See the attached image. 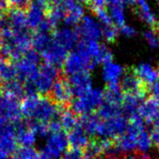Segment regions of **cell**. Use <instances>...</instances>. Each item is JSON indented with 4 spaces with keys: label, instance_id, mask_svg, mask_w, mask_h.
Here are the masks:
<instances>
[{
    "label": "cell",
    "instance_id": "obj_1",
    "mask_svg": "<svg viewBox=\"0 0 159 159\" xmlns=\"http://www.w3.org/2000/svg\"><path fill=\"white\" fill-rule=\"evenodd\" d=\"M74 91L68 76L61 71L59 76L54 81L47 96L54 104L61 109H69L74 102Z\"/></svg>",
    "mask_w": 159,
    "mask_h": 159
},
{
    "label": "cell",
    "instance_id": "obj_2",
    "mask_svg": "<svg viewBox=\"0 0 159 159\" xmlns=\"http://www.w3.org/2000/svg\"><path fill=\"white\" fill-rule=\"evenodd\" d=\"M120 88L123 95H134L143 100H145L146 96L150 92V86L136 75L132 67H129L124 70Z\"/></svg>",
    "mask_w": 159,
    "mask_h": 159
},
{
    "label": "cell",
    "instance_id": "obj_3",
    "mask_svg": "<svg viewBox=\"0 0 159 159\" xmlns=\"http://www.w3.org/2000/svg\"><path fill=\"white\" fill-rule=\"evenodd\" d=\"M104 102L103 91L100 89L91 90L89 94L78 97L74 100L71 109L78 116H85L91 113H96L100 106Z\"/></svg>",
    "mask_w": 159,
    "mask_h": 159
},
{
    "label": "cell",
    "instance_id": "obj_4",
    "mask_svg": "<svg viewBox=\"0 0 159 159\" xmlns=\"http://www.w3.org/2000/svg\"><path fill=\"white\" fill-rule=\"evenodd\" d=\"M61 71L55 66L43 62L39 66L37 76L34 82L36 92L41 96H47Z\"/></svg>",
    "mask_w": 159,
    "mask_h": 159
},
{
    "label": "cell",
    "instance_id": "obj_5",
    "mask_svg": "<svg viewBox=\"0 0 159 159\" xmlns=\"http://www.w3.org/2000/svg\"><path fill=\"white\" fill-rule=\"evenodd\" d=\"M93 66V61H91V58L89 55L77 51L72 52L67 55L63 62L61 71L67 76H72L77 73L89 72V70H91Z\"/></svg>",
    "mask_w": 159,
    "mask_h": 159
},
{
    "label": "cell",
    "instance_id": "obj_6",
    "mask_svg": "<svg viewBox=\"0 0 159 159\" xmlns=\"http://www.w3.org/2000/svg\"><path fill=\"white\" fill-rule=\"evenodd\" d=\"M46 63L52 66H62L67 57V49L55 41L52 37L47 48L40 53Z\"/></svg>",
    "mask_w": 159,
    "mask_h": 159
},
{
    "label": "cell",
    "instance_id": "obj_7",
    "mask_svg": "<svg viewBox=\"0 0 159 159\" xmlns=\"http://www.w3.org/2000/svg\"><path fill=\"white\" fill-rule=\"evenodd\" d=\"M0 116L11 122L23 119L20 108V101L14 97L0 94Z\"/></svg>",
    "mask_w": 159,
    "mask_h": 159
},
{
    "label": "cell",
    "instance_id": "obj_8",
    "mask_svg": "<svg viewBox=\"0 0 159 159\" xmlns=\"http://www.w3.org/2000/svg\"><path fill=\"white\" fill-rule=\"evenodd\" d=\"M18 148L14 123L8 120L0 128V149L7 155L11 156Z\"/></svg>",
    "mask_w": 159,
    "mask_h": 159
},
{
    "label": "cell",
    "instance_id": "obj_9",
    "mask_svg": "<svg viewBox=\"0 0 159 159\" xmlns=\"http://www.w3.org/2000/svg\"><path fill=\"white\" fill-rule=\"evenodd\" d=\"M16 73H17V80L20 81L21 83H33L34 82L38 69L36 68V64L27 58L22 57L20 60L14 63Z\"/></svg>",
    "mask_w": 159,
    "mask_h": 159
},
{
    "label": "cell",
    "instance_id": "obj_10",
    "mask_svg": "<svg viewBox=\"0 0 159 159\" xmlns=\"http://www.w3.org/2000/svg\"><path fill=\"white\" fill-rule=\"evenodd\" d=\"M68 139L67 134L64 131L51 134L48 140L46 148L44 149L53 159L58 158L61 156L62 153L68 148Z\"/></svg>",
    "mask_w": 159,
    "mask_h": 159
},
{
    "label": "cell",
    "instance_id": "obj_11",
    "mask_svg": "<svg viewBox=\"0 0 159 159\" xmlns=\"http://www.w3.org/2000/svg\"><path fill=\"white\" fill-rule=\"evenodd\" d=\"M74 94L77 97H82L89 94L91 91L92 80L89 72L77 73L71 76L69 79Z\"/></svg>",
    "mask_w": 159,
    "mask_h": 159
},
{
    "label": "cell",
    "instance_id": "obj_12",
    "mask_svg": "<svg viewBox=\"0 0 159 159\" xmlns=\"http://www.w3.org/2000/svg\"><path fill=\"white\" fill-rule=\"evenodd\" d=\"M52 37L65 49H73L78 45L79 33L77 30L70 29H55L52 33Z\"/></svg>",
    "mask_w": 159,
    "mask_h": 159
},
{
    "label": "cell",
    "instance_id": "obj_13",
    "mask_svg": "<svg viewBox=\"0 0 159 159\" xmlns=\"http://www.w3.org/2000/svg\"><path fill=\"white\" fill-rule=\"evenodd\" d=\"M139 115L147 123L153 125L154 120L159 115V103L153 97L146 98L139 108Z\"/></svg>",
    "mask_w": 159,
    "mask_h": 159
},
{
    "label": "cell",
    "instance_id": "obj_14",
    "mask_svg": "<svg viewBox=\"0 0 159 159\" xmlns=\"http://www.w3.org/2000/svg\"><path fill=\"white\" fill-rule=\"evenodd\" d=\"M65 14H64V22L66 24H76L78 23L83 17V8L80 5L76 4L74 0H62L61 1Z\"/></svg>",
    "mask_w": 159,
    "mask_h": 159
},
{
    "label": "cell",
    "instance_id": "obj_15",
    "mask_svg": "<svg viewBox=\"0 0 159 159\" xmlns=\"http://www.w3.org/2000/svg\"><path fill=\"white\" fill-rule=\"evenodd\" d=\"M132 70L136 74V75H138L149 86L159 81V67L155 69L150 64L141 63L138 66L132 67Z\"/></svg>",
    "mask_w": 159,
    "mask_h": 159
},
{
    "label": "cell",
    "instance_id": "obj_16",
    "mask_svg": "<svg viewBox=\"0 0 159 159\" xmlns=\"http://www.w3.org/2000/svg\"><path fill=\"white\" fill-rule=\"evenodd\" d=\"M67 139L69 147L79 148L83 150L86 149L89 142V137H88L87 133L83 129L81 123L67 134Z\"/></svg>",
    "mask_w": 159,
    "mask_h": 159
},
{
    "label": "cell",
    "instance_id": "obj_17",
    "mask_svg": "<svg viewBox=\"0 0 159 159\" xmlns=\"http://www.w3.org/2000/svg\"><path fill=\"white\" fill-rule=\"evenodd\" d=\"M79 34H82L87 40H96L101 36V29L99 25L89 17H85L82 23L76 28Z\"/></svg>",
    "mask_w": 159,
    "mask_h": 159
},
{
    "label": "cell",
    "instance_id": "obj_18",
    "mask_svg": "<svg viewBox=\"0 0 159 159\" xmlns=\"http://www.w3.org/2000/svg\"><path fill=\"white\" fill-rule=\"evenodd\" d=\"M0 94L14 97L19 101L22 100L26 96L24 84L17 79L8 82H1Z\"/></svg>",
    "mask_w": 159,
    "mask_h": 159
},
{
    "label": "cell",
    "instance_id": "obj_19",
    "mask_svg": "<svg viewBox=\"0 0 159 159\" xmlns=\"http://www.w3.org/2000/svg\"><path fill=\"white\" fill-rule=\"evenodd\" d=\"M6 20L8 21V25L15 31H23L27 26L26 11L20 9H9L7 13Z\"/></svg>",
    "mask_w": 159,
    "mask_h": 159
},
{
    "label": "cell",
    "instance_id": "obj_20",
    "mask_svg": "<svg viewBox=\"0 0 159 159\" xmlns=\"http://www.w3.org/2000/svg\"><path fill=\"white\" fill-rule=\"evenodd\" d=\"M104 102L122 106L124 95L122 93L120 84L118 82L107 83L103 91Z\"/></svg>",
    "mask_w": 159,
    "mask_h": 159
},
{
    "label": "cell",
    "instance_id": "obj_21",
    "mask_svg": "<svg viewBox=\"0 0 159 159\" xmlns=\"http://www.w3.org/2000/svg\"><path fill=\"white\" fill-rule=\"evenodd\" d=\"M26 16L27 26L31 28L33 31H35L45 19V9L36 3H32L31 7L26 11Z\"/></svg>",
    "mask_w": 159,
    "mask_h": 159
},
{
    "label": "cell",
    "instance_id": "obj_22",
    "mask_svg": "<svg viewBox=\"0 0 159 159\" xmlns=\"http://www.w3.org/2000/svg\"><path fill=\"white\" fill-rule=\"evenodd\" d=\"M40 98H41V95L36 93V94L25 96L21 100V102L20 103V108L22 117L24 119L28 120L33 117V115L38 105Z\"/></svg>",
    "mask_w": 159,
    "mask_h": 159
},
{
    "label": "cell",
    "instance_id": "obj_23",
    "mask_svg": "<svg viewBox=\"0 0 159 159\" xmlns=\"http://www.w3.org/2000/svg\"><path fill=\"white\" fill-rule=\"evenodd\" d=\"M60 122L63 131L68 134L80 124V117L71 109H64L61 113Z\"/></svg>",
    "mask_w": 159,
    "mask_h": 159
},
{
    "label": "cell",
    "instance_id": "obj_24",
    "mask_svg": "<svg viewBox=\"0 0 159 159\" xmlns=\"http://www.w3.org/2000/svg\"><path fill=\"white\" fill-rule=\"evenodd\" d=\"M134 11L140 17V19L143 20L144 22L148 23L152 27V29L155 27L157 23V20L155 18V15L150 9L148 3L145 0H140L136 4L134 7Z\"/></svg>",
    "mask_w": 159,
    "mask_h": 159
},
{
    "label": "cell",
    "instance_id": "obj_25",
    "mask_svg": "<svg viewBox=\"0 0 159 159\" xmlns=\"http://www.w3.org/2000/svg\"><path fill=\"white\" fill-rule=\"evenodd\" d=\"M96 114L102 120H109L122 115V106L103 102Z\"/></svg>",
    "mask_w": 159,
    "mask_h": 159
},
{
    "label": "cell",
    "instance_id": "obj_26",
    "mask_svg": "<svg viewBox=\"0 0 159 159\" xmlns=\"http://www.w3.org/2000/svg\"><path fill=\"white\" fill-rule=\"evenodd\" d=\"M79 117H80L81 126H82L83 129L85 130V132L87 134L90 135V137L96 136L97 127H98L99 123L102 121V119L97 116V114L91 113V114H88L85 116H81Z\"/></svg>",
    "mask_w": 159,
    "mask_h": 159
},
{
    "label": "cell",
    "instance_id": "obj_27",
    "mask_svg": "<svg viewBox=\"0 0 159 159\" xmlns=\"http://www.w3.org/2000/svg\"><path fill=\"white\" fill-rule=\"evenodd\" d=\"M51 37L48 36L46 33L41 32H33L32 33V46L34 50L39 51L40 53L47 48V46L51 41Z\"/></svg>",
    "mask_w": 159,
    "mask_h": 159
},
{
    "label": "cell",
    "instance_id": "obj_28",
    "mask_svg": "<svg viewBox=\"0 0 159 159\" xmlns=\"http://www.w3.org/2000/svg\"><path fill=\"white\" fill-rule=\"evenodd\" d=\"M124 72L123 68L117 64H113L108 63L105 64L104 70H103V77L107 83H112V82H117L119 76L122 75Z\"/></svg>",
    "mask_w": 159,
    "mask_h": 159
},
{
    "label": "cell",
    "instance_id": "obj_29",
    "mask_svg": "<svg viewBox=\"0 0 159 159\" xmlns=\"http://www.w3.org/2000/svg\"><path fill=\"white\" fill-rule=\"evenodd\" d=\"M12 159H38L39 153H37L32 147H20L15 150V152L11 155Z\"/></svg>",
    "mask_w": 159,
    "mask_h": 159
},
{
    "label": "cell",
    "instance_id": "obj_30",
    "mask_svg": "<svg viewBox=\"0 0 159 159\" xmlns=\"http://www.w3.org/2000/svg\"><path fill=\"white\" fill-rule=\"evenodd\" d=\"M152 141L150 138V135L143 130V132H141L138 137L136 138V145H137V149L139 152L141 153H145L147 152L151 146H152Z\"/></svg>",
    "mask_w": 159,
    "mask_h": 159
},
{
    "label": "cell",
    "instance_id": "obj_31",
    "mask_svg": "<svg viewBox=\"0 0 159 159\" xmlns=\"http://www.w3.org/2000/svg\"><path fill=\"white\" fill-rule=\"evenodd\" d=\"M112 60H113V54H112L111 50L108 48H106L104 45H101L100 52H99L98 56L92 61H93L94 65L97 63H100V62H103L104 64H108V63L112 62Z\"/></svg>",
    "mask_w": 159,
    "mask_h": 159
},
{
    "label": "cell",
    "instance_id": "obj_32",
    "mask_svg": "<svg viewBox=\"0 0 159 159\" xmlns=\"http://www.w3.org/2000/svg\"><path fill=\"white\" fill-rule=\"evenodd\" d=\"M102 35L108 43L114 44V43H116V39H117L118 30L114 24L104 25L102 28Z\"/></svg>",
    "mask_w": 159,
    "mask_h": 159
},
{
    "label": "cell",
    "instance_id": "obj_33",
    "mask_svg": "<svg viewBox=\"0 0 159 159\" xmlns=\"http://www.w3.org/2000/svg\"><path fill=\"white\" fill-rule=\"evenodd\" d=\"M85 150L68 146V148L63 153L61 159H85Z\"/></svg>",
    "mask_w": 159,
    "mask_h": 159
},
{
    "label": "cell",
    "instance_id": "obj_34",
    "mask_svg": "<svg viewBox=\"0 0 159 159\" xmlns=\"http://www.w3.org/2000/svg\"><path fill=\"white\" fill-rule=\"evenodd\" d=\"M9 9H20L27 11L32 5V0H7Z\"/></svg>",
    "mask_w": 159,
    "mask_h": 159
},
{
    "label": "cell",
    "instance_id": "obj_35",
    "mask_svg": "<svg viewBox=\"0 0 159 159\" xmlns=\"http://www.w3.org/2000/svg\"><path fill=\"white\" fill-rule=\"evenodd\" d=\"M92 12L98 17V19L104 24V25H110L113 24L111 17L108 15V12L104 7H90Z\"/></svg>",
    "mask_w": 159,
    "mask_h": 159
},
{
    "label": "cell",
    "instance_id": "obj_36",
    "mask_svg": "<svg viewBox=\"0 0 159 159\" xmlns=\"http://www.w3.org/2000/svg\"><path fill=\"white\" fill-rule=\"evenodd\" d=\"M110 7H111L112 18L116 21V23L120 27L125 25V17L123 13V8L118 7H112V6H110Z\"/></svg>",
    "mask_w": 159,
    "mask_h": 159
},
{
    "label": "cell",
    "instance_id": "obj_37",
    "mask_svg": "<svg viewBox=\"0 0 159 159\" xmlns=\"http://www.w3.org/2000/svg\"><path fill=\"white\" fill-rule=\"evenodd\" d=\"M144 37L146 38V40L148 41V43L150 44V46L154 48H157L159 46V38L157 35V34L151 30V31H147L144 33Z\"/></svg>",
    "mask_w": 159,
    "mask_h": 159
},
{
    "label": "cell",
    "instance_id": "obj_38",
    "mask_svg": "<svg viewBox=\"0 0 159 159\" xmlns=\"http://www.w3.org/2000/svg\"><path fill=\"white\" fill-rule=\"evenodd\" d=\"M119 159H151L145 153H141L139 151H134L133 154H124L119 156Z\"/></svg>",
    "mask_w": 159,
    "mask_h": 159
},
{
    "label": "cell",
    "instance_id": "obj_39",
    "mask_svg": "<svg viewBox=\"0 0 159 159\" xmlns=\"http://www.w3.org/2000/svg\"><path fill=\"white\" fill-rule=\"evenodd\" d=\"M150 138H151L152 143L155 145V147L159 152V128H154L152 129Z\"/></svg>",
    "mask_w": 159,
    "mask_h": 159
},
{
    "label": "cell",
    "instance_id": "obj_40",
    "mask_svg": "<svg viewBox=\"0 0 159 159\" xmlns=\"http://www.w3.org/2000/svg\"><path fill=\"white\" fill-rule=\"evenodd\" d=\"M149 93H151L150 96L153 97L156 101H157L159 103V81L150 86V92Z\"/></svg>",
    "mask_w": 159,
    "mask_h": 159
},
{
    "label": "cell",
    "instance_id": "obj_41",
    "mask_svg": "<svg viewBox=\"0 0 159 159\" xmlns=\"http://www.w3.org/2000/svg\"><path fill=\"white\" fill-rule=\"evenodd\" d=\"M121 32L125 34V35H127V36H132V35H134L135 34H136V31H135V29H133L132 27H130V26H128V25H123V26H121Z\"/></svg>",
    "mask_w": 159,
    "mask_h": 159
},
{
    "label": "cell",
    "instance_id": "obj_42",
    "mask_svg": "<svg viewBox=\"0 0 159 159\" xmlns=\"http://www.w3.org/2000/svg\"><path fill=\"white\" fill-rule=\"evenodd\" d=\"M110 3V0H92V4L89 7H104L107 6V4Z\"/></svg>",
    "mask_w": 159,
    "mask_h": 159
},
{
    "label": "cell",
    "instance_id": "obj_43",
    "mask_svg": "<svg viewBox=\"0 0 159 159\" xmlns=\"http://www.w3.org/2000/svg\"><path fill=\"white\" fill-rule=\"evenodd\" d=\"M80 3H82V4H84V5H86V6H88L89 7L91 6V4H92V0H78Z\"/></svg>",
    "mask_w": 159,
    "mask_h": 159
},
{
    "label": "cell",
    "instance_id": "obj_44",
    "mask_svg": "<svg viewBox=\"0 0 159 159\" xmlns=\"http://www.w3.org/2000/svg\"><path fill=\"white\" fill-rule=\"evenodd\" d=\"M153 31L157 34V35L158 36V38H159V21H157V23H156L155 27L153 28Z\"/></svg>",
    "mask_w": 159,
    "mask_h": 159
},
{
    "label": "cell",
    "instance_id": "obj_45",
    "mask_svg": "<svg viewBox=\"0 0 159 159\" xmlns=\"http://www.w3.org/2000/svg\"><path fill=\"white\" fill-rule=\"evenodd\" d=\"M7 61H5V60H3V59L0 58V73H1V71H2V69L4 68L5 64L7 63ZM10 62H11V61H10Z\"/></svg>",
    "mask_w": 159,
    "mask_h": 159
},
{
    "label": "cell",
    "instance_id": "obj_46",
    "mask_svg": "<svg viewBox=\"0 0 159 159\" xmlns=\"http://www.w3.org/2000/svg\"><path fill=\"white\" fill-rule=\"evenodd\" d=\"M51 5H57V4H60V3H61V1L62 0H48Z\"/></svg>",
    "mask_w": 159,
    "mask_h": 159
},
{
    "label": "cell",
    "instance_id": "obj_47",
    "mask_svg": "<svg viewBox=\"0 0 159 159\" xmlns=\"http://www.w3.org/2000/svg\"><path fill=\"white\" fill-rule=\"evenodd\" d=\"M7 157V155H6V154H5V153H4L3 151H2V150L0 149V159L6 158Z\"/></svg>",
    "mask_w": 159,
    "mask_h": 159
},
{
    "label": "cell",
    "instance_id": "obj_48",
    "mask_svg": "<svg viewBox=\"0 0 159 159\" xmlns=\"http://www.w3.org/2000/svg\"><path fill=\"white\" fill-rule=\"evenodd\" d=\"M140 0H125V2L129 3V4H137Z\"/></svg>",
    "mask_w": 159,
    "mask_h": 159
},
{
    "label": "cell",
    "instance_id": "obj_49",
    "mask_svg": "<svg viewBox=\"0 0 159 159\" xmlns=\"http://www.w3.org/2000/svg\"><path fill=\"white\" fill-rule=\"evenodd\" d=\"M157 2H158V6H159V0H157Z\"/></svg>",
    "mask_w": 159,
    "mask_h": 159
},
{
    "label": "cell",
    "instance_id": "obj_50",
    "mask_svg": "<svg viewBox=\"0 0 159 159\" xmlns=\"http://www.w3.org/2000/svg\"><path fill=\"white\" fill-rule=\"evenodd\" d=\"M0 87H1V82H0Z\"/></svg>",
    "mask_w": 159,
    "mask_h": 159
},
{
    "label": "cell",
    "instance_id": "obj_51",
    "mask_svg": "<svg viewBox=\"0 0 159 159\" xmlns=\"http://www.w3.org/2000/svg\"><path fill=\"white\" fill-rule=\"evenodd\" d=\"M4 159H7V158H4Z\"/></svg>",
    "mask_w": 159,
    "mask_h": 159
}]
</instances>
